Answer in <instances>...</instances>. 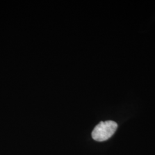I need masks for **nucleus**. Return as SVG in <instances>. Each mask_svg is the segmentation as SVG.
I'll return each instance as SVG.
<instances>
[{
    "label": "nucleus",
    "instance_id": "obj_1",
    "mask_svg": "<svg viewBox=\"0 0 155 155\" xmlns=\"http://www.w3.org/2000/svg\"><path fill=\"white\" fill-rule=\"evenodd\" d=\"M118 127L116 122L113 121L100 122L93 130L91 135L97 141H104L114 134Z\"/></svg>",
    "mask_w": 155,
    "mask_h": 155
}]
</instances>
